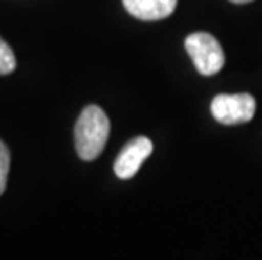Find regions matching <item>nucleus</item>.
Here are the masks:
<instances>
[{
	"instance_id": "obj_5",
	"label": "nucleus",
	"mask_w": 262,
	"mask_h": 260,
	"mask_svg": "<svg viewBox=\"0 0 262 260\" xmlns=\"http://www.w3.org/2000/svg\"><path fill=\"white\" fill-rule=\"evenodd\" d=\"M178 0H124L130 15L141 20H161L174 12Z\"/></svg>"
},
{
	"instance_id": "obj_3",
	"label": "nucleus",
	"mask_w": 262,
	"mask_h": 260,
	"mask_svg": "<svg viewBox=\"0 0 262 260\" xmlns=\"http://www.w3.org/2000/svg\"><path fill=\"white\" fill-rule=\"evenodd\" d=\"M255 113V100L249 93L216 95L211 102V115L224 125L247 124Z\"/></svg>"
},
{
	"instance_id": "obj_7",
	"label": "nucleus",
	"mask_w": 262,
	"mask_h": 260,
	"mask_svg": "<svg viewBox=\"0 0 262 260\" xmlns=\"http://www.w3.org/2000/svg\"><path fill=\"white\" fill-rule=\"evenodd\" d=\"M9 168H10V154L7 146L0 140V195L5 191V186H7V174H9Z\"/></svg>"
},
{
	"instance_id": "obj_1",
	"label": "nucleus",
	"mask_w": 262,
	"mask_h": 260,
	"mask_svg": "<svg viewBox=\"0 0 262 260\" xmlns=\"http://www.w3.org/2000/svg\"><path fill=\"white\" fill-rule=\"evenodd\" d=\"M110 122L107 113L97 105L83 108L75 127L76 152L83 160H93L102 154L108 140Z\"/></svg>"
},
{
	"instance_id": "obj_6",
	"label": "nucleus",
	"mask_w": 262,
	"mask_h": 260,
	"mask_svg": "<svg viewBox=\"0 0 262 260\" xmlns=\"http://www.w3.org/2000/svg\"><path fill=\"white\" fill-rule=\"evenodd\" d=\"M15 66H17V61H15L14 51L10 49L9 44L0 37V75L12 73L15 69Z\"/></svg>"
},
{
	"instance_id": "obj_4",
	"label": "nucleus",
	"mask_w": 262,
	"mask_h": 260,
	"mask_svg": "<svg viewBox=\"0 0 262 260\" xmlns=\"http://www.w3.org/2000/svg\"><path fill=\"white\" fill-rule=\"evenodd\" d=\"M152 154V142L147 137H136L129 144H125L124 149L115 159L114 171L117 178L120 179H130L136 176V173L141 169L142 162Z\"/></svg>"
},
{
	"instance_id": "obj_2",
	"label": "nucleus",
	"mask_w": 262,
	"mask_h": 260,
	"mask_svg": "<svg viewBox=\"0 0 262 260\" xmlns=\"http://www.w3.org/2000/svg\"><path fill=\"white\" fill-rule=\"evenodd\" d=\"M186 53L203 76H213L224 68L225 54L220 42L208 32H194L185 41Z\"/></svg>"
},
{
	"instance_id": "obj_8",
	"label": "nucleus",
	"mask_w": 262,
	"mask_h": 260,
	"mask_svg": "<svg viewBox=\"0 0 262 260\" xmlns=\"http://www.w3.org/2000/svg\"><path fill=\"white\" fill-rule=\"evenodd\" d=\"M230 2H233V4H249V2H252V0H230Z\"/></svg>"
}]
</instances>
